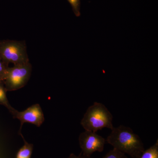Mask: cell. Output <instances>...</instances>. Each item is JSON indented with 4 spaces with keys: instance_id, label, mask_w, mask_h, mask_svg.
I'll return each instance as SVG.
<instances>
[{
    "instance_id": "52a82bcc",
    "label": "cell",
    "mask_w": 158,
    "mask_h": 158,
    "mask_svg": "<svg viewBox=\"0 0 158 158\" xmlns=\"http://www.w3.org/2000/svg\"><path fill=\"white\" fill-rule=\"evenodd\" d=\"M19 134L22 137L24 144L18 152L16 158H31L34 149V145L31 143H28L25 140L21 133Z\"/></svg>"
},
{
    "instance_id": "8992f818",
    "label": "cell",
    "mask_w": 158,
    "mask_h": 158,
    "mask_svg": "<svg viewBox=\"0 0 158 158\" xmlns=\"http://www.w3.org/2000/svg\"><path fill=\"white\" fill-rule=\"evenodd\" d=\"M10 113L12 114L13 118H17L20 121L19 134L21 133V131L24 123H31L40 127L44 121L43 112L40 105L38 104L32 105L22 112H19L14 109Z\"/></svg>"
},
{
    "instance_id": "9c48e42d",
    "label": "cell",
    "mask_w": 158,
    "mask_h": 158,
    "mask_svg": "<svg viewBox=\"0 0 158 158\" xmlns=\"http://www.w3.org/2000/svg\"><path fill=\"white\" fill-rule=\"evenodd\" d=\"M6 92L7 91L4 86V84L0 85V104L6 106L10 113L14 108L11 106V105L9 103L6 97Z\"/></svg>"
},
{
    "instance_id": "ba28073f",
    "label": "cell",
    "mask_w": 158,
    "mask_h": 158,
    "mask_svg": "<svg viewBox=\"0 0 158 158\" xmlns=\"http://www.w3.org/2000/svg\"><path fill=\"white\" fill-rule=\"evenodd\" d=\"M139 158H158V140L153 145L144 150Z\"/></svg>"
},
{
    "instance_id": "8fae6325",
    "label": "cell",
    "mask_w": 158,
    "mask_h": 158,
    "mask_svg": "<svg viewBox=\"0 0 158 158\" xmlns=\"http://www.w3.org/2000/svg\"><path fill=\"white\" fill-rule=\"evenodd\" d=\"M103 158H128L125 154L113 148L106 154Z\"/></svg>"
},
{
    "instance_id": "30bf717a",
    "label": "cell",
    "mask_w": 158,
    "mask_h": 158,
    "mask_svg": "<svg viewBox=\"0 0 158 158\" xmlns=\"http://www.w3.org/2000/svg\"><path fill=\"white\" fill-rule=\"evenodd\" d=\"M70 4L74 14L79 17L81 16V0H67Z\"/></svg>"
},
{
    "instance_id": "7c38bea8",
    "label": "cell",
    "mask_w": 158,
    "mask_h": 158,
    "mask_svg": "<svg viewBox=\"0 0 158 158\" xmlns=\"http://www.w3.org/2000/svg\"><path fill=\"white\" fill-rule=\"evenodd\" d=\"M9 67V64L0 58V80L3 81L6 79Z\"/></svg>"
},
{
    "instance_id": "4fadbf2b",
    "label": "cell",
    "mask_w": 158,
    "mask_h": 158,
    "mask_svg": "<svg viewBox=\"0 0 158 158\" xmlns=\"http://www.w3.org/2000/svg\"><path fill=\"white\" fill-rule=\"evenodd\" d=\"M90 158L87 157H85V156L83 155L81 153L80 154V155L78 156L74 154L71 153L69 155V156L68 157V158Z\"/></svg>"
},
{
    "instance_id": "5b68a950",
    "label": "cell",
    "mask_w": 158,
    "mask_h": 158,
    "mask_svg": "<svg viewBox=\"0 0 158 158\" xmlns=\"http://www.w3.org/2000/svg\"><path fill=\"white\" fill-rule=\"evenodd\" d=\"M79 143L81 153L87 157L90 158L93 153L102 152L104 149L106 140L96 132L85 131L79 135Z\"/></svg>"
},
{
    "instance_id": "5bb4252c",
    "label": "cell",
    "mask_w": 158,
    "mask_h": 158,
    "mask_svg": "<svg viewBox=\"0 0 158 158\" xmlns=\"http://www.w3.org/2000/svg\"><path fill=\"white\" fill-rule=\"evenodd\" d=\"M4 84V81H2V80H0V85H3Z\"/></svg>"
},
{
    "instance_id": "6da1fadb",
    "label": "cell",
    "mask_w": 158,
    "mask_h": 158,
    "mask_svg": "<svg viewBox=\"0 0 158 158\" xmlns=\"http://www.w3.org/2000/svg\"><path fill=\"white\" fill-rule=\"evenodd\" d=\"M106 142L133 158H139L145 150L139 136L131 128L123 125L113 127Z\"/></svg>"
},
{
    "instance_id": "277c9868",
    "label": "cell",
    "mask_w": 158,
    "mask_h": 158,
    "mask_svg": "<svg viewBox=\"0 0 158 158\" xmlns=\"http://www.w3.org/2000/svg\"><path fill=\"white\" fill-rule=\"evenodd\" d=\"M32 69L30 62L9 67L4 81L6 91H14L24 87L31 77Z\"/></svg>"
},
{
    "instance_id": "7a4b0ae2",
    "label": "cell",
    "mask_w": 158,
    "mask_h": 158,
    "mask_svg": "<svg viewBox=\"0 0 158 158\" xmlns=\"http://www.w3.org/2000/svg\"><path fill=\"white\" fill-rule=\"evenodd\" d=\"M113 116L104 105L95 102L87 109L81 124L85 131L97 132L104 128L113 129Z\"/></svg>"
},
{
    "instance_id": "3957f363",
    "label": "cell",
    "mask_w": 158,
    "mask_h": 158,
    "mask_svg": "<svg viewBox=\"0 0 158 158\" xmlns=\"http://www.w3.org/2000/svg\"><path fill=\"white\" fill-rule=\"evenodd\" d=\"M0 58L8 64L12 63L14 65L30 62L25 41L1 40Z\"/></svg>"
}]
</instances>
